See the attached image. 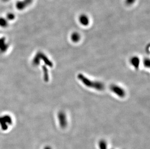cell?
<instances>
[{
    "mask_svg": "<svg viewBox=\"0 0 150 149\" xmlns=\"http://www.w3.org/2000/svg\"><path fill=\"white\" fill-rule=\"evenodd\" d=\"M78 79L82 82L83 84L88 87L92 88L99 91H102L105 88L103 83L100 82H93L89 79L85 77L82 74H79L78 76Z\"/></svg>",
    "mask_w": 150,
    "mask_h": 149,
    "instance_id": "cell-1",
    "label": "cell"
},
{
    "mask_svg": "<svg viewBox=\"0 0 150 149\" xmlns=\"http://www.w3.org/2000/svg\"><path fill=\"white\" fill-rule=\"evenodd\" d=\"M12 124L11 117L8 115H5L0 117V125L3 130H6L8 125Z\"/></svg>",
    "mask_w": 150,
    "mask_h": 149,
    "instance_id": "cell-2",
    "label": "cell"
},
{
    "mask_svg": "<svg viewBox=\"0 0 150 149\" xmlns=\"http://www.w3.org/2000/svg\"><path fill=\"white\" fill-rule=\"evenodd\" d=\"M111 91L120 97H124L125 96V90L116 85H112L110 88Z\"/></svg>",
    "mask_w": 150,
    "mask_h": 149,
    "instance_id": "cell-3",
    "label": "cell"
},
{
    "mask_svg": "<svg viewBox=\"0 0 150 149\" xmlns=\"http://www.w3.org/2000/svg\"><path fill=\"white\" fill-rule=\"evenodd\" d=\"M58 119L60 126L62 128H65L67 126V116L65 113L62 111L59 112L58 114Z\"/></svg>",
    "mask_w": 150,
    "mask_h": 149,
    "instance_id": "cell-4",
    "label": "cell"
},
{
    "mask_svg": "<svg viewBox=\"0 0 150 149\" xmlns=\"http://www.w3.org/2000/svg\"><path fill=\"white\" fill-rule=\"evenodd\" d=\"M79 21L82 25L86 26L89 24V18L86 15H81L79 17Z\"/></svg>",
    "mask_w": 150,
    "mask_h": 149,
    "instance_id": "cell-5",
    "label": "cell"
},
{
    "mask_svg": "<svg viewBox=\"0 0 150 149\" xmlns=\"http://www.w3.org/2000/svg\"><path fill=\"white\" fill-rule=\"evenodd\" d=\"M130 63L134 67L137 69L140 65V60L137 57H133L130 60Z\"/></svg>",
    "mask_w": 150,
    "mask_h": 149,
    "instance_id": "cell-6",
    "label": "cell"
},
{
    "mask_svg": "<svg viewBox=\"0 0 150 149\" xmlns=\"http://www.w3.org/2000/svg\"><path fill=\"white\" fill-rule=\"evenodd\" d=\"M8 45L6 40L4 39L0 40V52H6L8 49Z\"/></svg>",
    "mask_w": 150,
    "mask_h": 149,
    "instance_id": "cell-7",
    "label": "cell"
},
{
    "mask_svg": "<svg viewBox=\"0 0 150 149\" xmlns=\"http://www.w3.org/2000/svg\"><path fill=\"white\" fill-rule=\"evenodd\" d=\"M81 37L80 34L78 32H73L71 34V41L74 43L78 42V41H80Z\"/></svg>",
    "mask_w": 150,
    "mask_h": 149,
    "instance_id": "cell-8",
    "label": "cell"
},
{
    "mask_svg": "<svg viewBox=\"0 0 150 149\" xmlns=\"http://www.w3.org/2000/svg\"><path fill=\"white\" fill-rule=\"evenodd\" d=\"M98 146L99 149H108V144L106 141L103 140L101 139L98 142Z\"/></svg>",
    "mask_w": 150,
    "mask_h": 149,
    "instance_id": "cell-9",
    "label": "cell"
},
{
    "mask_svg": "<svg viewBox=\"0 0 150 149\" xmlns=\"http://www.w3.org/2000/svg\"><path fill=\"white\" fill-rule=\"evenodd\" d=\"M144 64L145 66L149 67L150 66V60L149 59H146L144 62Z\"/></svg>",
    "mask_w": 150,
    "mask_h": 149,
    "instance_id": "cell-10",
    "label": "cell"
},
{
    "mask_svg": "<svg viewBox=\"0 0 150 149\" xmlns=\"http://www.w3.org/2000/svg\"><path fill=\"white\" fill-rule=\"evenodd\" d=\"M136 0H125V3L127 5H132L134 3Z\"/></svg>",
    "mask_w": 150,
    "mask_h": 149,
    "instance_id": "cell-11",
    "label": "cell"
},
{
    "mask_svg": "<svg viewBox=\"0 0 150 149\" xmlns=\"http://www.w3.org/2000/svg\"><path fill=\"white\" fill-rule=\"evenodd\" d=\"M44 149H52V148H51V147L47 146H46L44 148Z\"/></svg>",
    "mask_w": 150,
    "mask_h": 149,
    "instance_id": "cell-12",
    "label": "cell"
},
{
    "mask_svg": "<svg viewBox=\"0 0 150 149\" xmlns=\"http://www.w3.org/2000/svg\"></svg>",
    "mask_w": 150,
    "mask_h": 149,
    "instance_id": "cell-13",
    "label": "cell"
}]
</instances>
